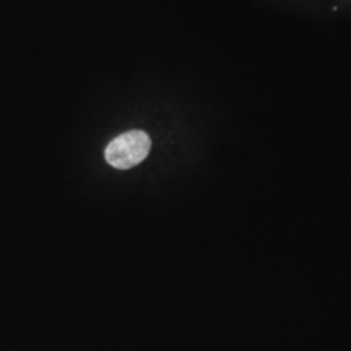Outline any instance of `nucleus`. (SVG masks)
Wrapping results in <instances>:
<instances>
[{
	"instance_id": "1",
	"label": "nucleus",
	"mask_w": 351,
	"mask_h": 351,
	"mask_svg": "<svg viewBox=\"0 0 351 351\" xmlns=\"http://www.w3.org/2000/svg\"><path fill=\"white\" fill-rule=\"evenodd\" d=\"M150 150V137L142 130H130L110 142L104 156L113 168L129 169L143 162Z\"/></svg>"
}]
</instances>
